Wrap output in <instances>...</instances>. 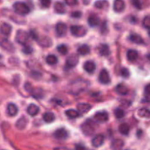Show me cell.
Instances as JSON below:
<instances>
[{"label": "cell", "instance_id": "obj_1", "mask_svg": "<svg viewBox=\"0 0 150 150\" xmlns=\"http://www.w3.org/2000/svg\"><path fill=\"white\" fill-rule=\"evenodd\" d=\"M13 9L17 14L20 16H26L30 12V9L27 4L21 1H17L13 4Z\"/></svg>", "mask_w": 150, "mask_h": 150}, {"label": "cell", "instance_id": "obj_2", "mask_svg": "<svg viewBox=\"0 0 150 150\" xmlns=\"http://www.w3.org/2000/svg\"><path fill=\"white\" fill-rule=\"evenodd\" d=\"M86 29L84 26H71L70 27V32L72 35L75 37H83L86 34Z\"/></svg>", "mask_w": 150, "mask_h": 150}, {"label": "cell", "instance_id": "obj_3", "mask_svg": "<svg viewBox=\"0 0 150 150\" xmlns=\"http://www.w3.org/2000/svg\"><path fill=\"white\" fill-rule=\"evenodd\" d=\"M29 34L26 32H25V31L18 30L17 32V34H16V40L19 44L25 45L27 43L28 40H29Z\"/></svg>", "mask_w": 150, "mask_h": 150}, {"label": "cell", "instance_id": "obj_4", "mask_svg": "<svg viewBox=\"0 0 150 150\" xmlns=\"http://www.w3.org/2000/svg\"><path fill=\"white\" fill-rule=\"evenodd\" d=\"M81 130L83 134L86 136H92L95 131V126L92 122L90 121H86L81 125Z\"/></svg>", "mask_w": 150, "mask_h": 150}, {"label": "cell", "instance_id": "obj_5", "mask_svg": "<svg viewBox=\"0 0 150 150\" xmlns=\"http://www.w3.org/2000/svg\"><path fill=\"white\" fill-rule=\"evenodd\" d=\"M79 62V57L76 54H72L67 59L65 64L66 69H70L77 65Z\"/></svg>", "mask_w": 150, "mask_h": 150}, {"label": "cell", "instance_id": "obj_6", "mask_svg": "<svg viewBox=\"0 0 150 150\" xmlns=\"http://www.w3.org/2000/svg\"><path fill=\"white\" fill-rule=\"evenodd\" d=\"M99 81L103 84H108L111 82L109 74L105 69L101 70L99 76Z\"/></svg>", "mask_w": 150, "mask_h": 150}, {"label": "cell", "instance_id": "obj_7", "mask_svg": "<svg viewBox=\"0 0 150 150\" xmlns=\"http://www.w3.org/2000/svg\"><path fill=\"white\" fill-rule=\"evenodd\" d=\"M36 40H38V43L42 47H50L52 44L51 39L47 36L38 37Z\"/></svg>", "mask_w": 150, "mask_h": 150}, {"label": "cell", "instance_id": "obj_8", "mask_svg": "<svg viewBox=\"0 0 150 150\" xmlns=\"http://www.w3.org/2000/svg\"><path fill=\"white\" fill-rule=\"evenodd\" d=\"M67 31V26L64 23H58L56 26V32L58 36H64Z\"/></svg>", "mask_w": 150, "mask_h": 150}, {"label": "cell", "instance_id": "obj_9", "mask_svg": "<svg viewBox=\"0 0 150 150\" xmlns=\"http://www.w3.org/2000/svg\"><path fill=\"white\" fill-rule=\"evenodd\" d=\"M95 120L98 122H105L108 121V114L106 111H101L95 114Z\"/></svg>", "mask_w": 150, "mask_h": 150}, {"label": "cell", "instance_id": "obj_10", "mask_svg": "<svg viewBox=\"0 0 150 150\" xmlns=\"http://www.w3.org/2000/svg\"><path fill=\"white\" fill-rule=\"evenodd\" d=\"M125 8L124 0H115L114 2V10L117 13H121Z\"/></svg>", "mask_w": 150, "mask_h": 150}, {"label": "cell", "instance_id": "obj_11", "mask_svg": "<svg viewBox=\"0 0 150 150\" xmlns=\"http://www.w3.org/2000/svg\"><path fill=\"white\" fill-rule=\"evenodd\" d=\"M104 143V136L102 134H99L95 136L92 141V144L95 147H100Z\"/></svg>", "mask_w": 150, "mask_h": 150}, {"label": "cell", "instance_id": "obj_12", "mask_svg": "<svg viewBox=\"0 0 150 150\" xmlns=\"http://www.w3.org/2000/svg\"><path fill=\"white\" fill-rule=\"evenodd\" d=\"M68 136V133L64 128H59L54 133V137L58 139H65Z\"/></svg>", "mask_w": 150, "mask_h": 150}, {"label": "cell", "instance_id": "obj_13", "mask_svg": "<svg viewBox=\"0 0 150 150\" xmlns=\"http://www.w3.org/2000/svg\"><path fill=\"white\" fill-rule=\"evenodd\" d=\"M0 32L2 35L9 36L12 32V26L7 23H1V26H0Z\"/></svg>", "mask_w": 150, "mask_h": 150}, {"label": "cell", "instance_id": "obj_14", "mask_svg": "<svg viewBox=\"0 0 150 150\" xmlns=\"http://www.w3.org/2000/svg\"><path fill=\"white\" fill-rule=\"evenodd\" d=\"M83 68L88 73H93L96 69V65L93 62L86 61L83 64Z\"/></svg>", "mask_w": 150, "mask_h": 150}, {"label": "cell", "instance_id": "obj_15", "mask_svg": "<svg viewBox=\"0 0 150 150\" xmlns=\"http://www.w3.org/2000/svg\"><path fill=\"white\" fill-rule=\"evenodd\" d=\"M124 142L121 139H115L112 142L111 148L112 150H121L124 146Z\"/></svg>", "mask_w": 150, "mask_h": 150}, {"label": "cell", "instance_id": "obj_16", "mask_svg": "<svg viewBox=\"0 0 150 150\" xmlns=\"http://www.w3.org/2000/svg\"><path fill=\"white\" fill-rule=\"evenodd\" d=\"M92 108V105L88 103H79L77 105V111L80 114H84L88 112Z\"/></svg>", "mask_w": 150, "mask_h": 150}, {"label": "cell", "instance_id": "obj_17", "mask_svg": "<svg viewBox=\"0 0 150 150\" xmlns=\"http://www.w3.org/2000/svg\"><path fill=\"white\" fill-rule=\"evenodd\" d=\"M88 23L92 27H95L100 23V19L96 15H91L88 18Z\"/></svg>", "mask_w": 150, "mask_h": 150}, {"label": "cell", "instance_id": "obj_18", "mask_svg": "<svg viewBox=\"0 0 150 150\" xmlns=\"http://www.w3.org/2000/svg\"><path fill=\"white\" fill-rule=\"evenodd\" d=\"M7 114L10 117H14V116H16L18 114V107L14 103H9L8 105H7Z\"/></svg>", "mask_w": 150, "mask_h": 150}, {"label": "cell", "instance_id": "obj_19", "mask_svg": "<svg viewBox=\"0 0 150 150\" xmlns=\"http://www.w3.org/2000/svg\"><path fill=\"white\" fill-rule=\"evenodd\" d=\"M40 108L35 104H30L27 108V113L32 117L37 115L39 113Z\"/></svg>", "mask_w": 150, "mask_h": 150}, {"label": "cell", "instance_id": "obj_20", "mask_svg": "<svg viewBox=\"0 0 150 150\" xmlns=\"http://www.w3.org/2000/svg\"><path fill=\"white\" fill-rule=\"evenodd\" d=\"M54 10H55L56 13H59V14H64L66 12L65 6L63 3L60 2V1H57L54 4Z\"/></svg>", "mask_w": 150, "mask_h": 150}, {"label": "cell", "instance_id": "obj_21", "mask_svg": "<svg viewBox=\"0 0 150 150\" xmlns=\"http://www.w3.org/2000/svg\"><path fill=\"white\" fill-rule=\"evenodd\" d=\"M129 39H130V40L131 42L136 44H139V45H140V44H144V41L143 38L140 35H136V34H132L130 36V38H129Z\"/></svg>", "mask_w": 150, "mask_h": 150}, {"label": "cell", "instance_id": "obj_22", "mask_svg": "<svg viewBox=\"0 0 150 150\" xmlns=\"http://www.w3.org/2000/svg\"><path fill=\"white\" fill-rule=\"evenodd\" d=\"M139 54L135 50H129L127 53V58L130 62H134L137 59Z\"/></svg>", "mask_w": 150, "mask_h": 150}, {"label": "cell", "instance_id": "obj_23", "mask_svg": "<svg viewBox=\"0 0 150 150\" xmlns=\"http://www.w3.org/2000/svg\"><path fill=\"white\" fill-rule=\"evenodd\" d=\"M116 91H117V93L121 95H126L128 93V89L125 85L122 84V83L117 85V87H116Z\"/></svg>", "mask_w": 150, "mask_h": 150}, {"label": "cell", "instance_id": "obj_24", "mask_svg": "<svg viewBox=\"0 0 150 150\" xmlns=\"http://www.w3.org/2000/svg\"><path fill=\"white\" fill-rule=\"evenodd\" d=\"M27 120H26L24 117H22L21 118L19 119L17 121V122H16V127H17L18 129H19V130H23V129H24L25 127H26V125H27Z\"/></svg>", "mask_w": 150, "mask_h": 150}, {"label": "cell", "instance_id": "obj_25", "mask_svg": "<svg viewBox=\"0 0 150 150\" xmlns=\"http://www.w3.org/2000/svg\"><path fill=\"white\" fill-rule=\"evenodd\" d=\"M99 52L101 56L108 57L110 54V49L108 45H106V44H103V45H101V46L99 48Z\"/></svg>", "mask_w": 150, "mask_h": 150}, {"label": "cell", "instance_id": "obj_26", "mask_svg": "<svg viewBox=\"0 0 150 150\" xmlns=\"http://www.w3.org/2000/svg\"><path fill=\"white\" fill-rule=\"evenodd\" d=\"M42 119L47 123H51L55 120V115L52 112H46L42 116Z\"/></svg>", "mask_w": 150, "mask_h": 150}, {"label": "cell", "instance_id": "obj_27", "mask_svg": "<svg viewBox=\"0 0 150 150\" xmlns=\"http://www.w3.org/2000/svg\"><path fill=\"white\" fill-rule=\"evenodd\" d=\"M65 114L70 119H75L78 118L80 117V113L77 111V110L74 109H69L65 111Z\"/></svg>", "mask_w": 150, "mask_h": 150}, {"label": "cell", "instance_id": "obj_28", "mask_svg": "<svg viewBox=\"0 0 150 150\" xmlns=\"http://www.w3.org/2000/svg\"><path fill=\"white\" fill-rule=\"evenodd\" d=\"M78 52H79V54L80 55H87L90 52V48L87 45H82L78 48Z\"/></svg>", "mask_w": 150, "mask_h": 150}, {"label": "cell", "instance_id": "obj_29", "mask_svg": "<svg viewBox=\"0 0 150 150\" xmlns=\"http://www.w3.org/2000/svg\"><path fill=\"white\" fill-rule=\"evenodd\" d=\"M30 92L32 94V96L35 98V99H41L43 97V91L40 89H33L32 88Z\"/></svg>", "mask_w": 150, "mask_h": 150}, {"label": "cell", "instance_id": "obj_30", "mask_svg": "<svg viewBox=\"0 0 150 150\" xmlns=\"http://www.w3.org/2000/svg\"><path fill=\"white\" fill-rule=\"evenodd\" d=\"M119 131L122 135L127 136V135L129 134V132H130V127L126 123H123V124L120 125V127H119Z\"/></svg>", "mask_w": 150, "mask_h": 150}, {"label": "cell", "instance_id": "obj_31", "mask_svg": "<svg viewBox=\"0 0 150 150\" xmlns=\"http://www.w3.org/2000/svg\"><path fill=\"white\" fill-rule=\"evenodd\" d=\"M0 44H1V47L4 48V49L7 50L9 51H11L13 50V45L10 42H9L7 39H3L0 42Z\"/></svg>", "mask_w": 150, "mask_h": 150}, {"label": "cell", "instance_id": "obj_32", "mask_svg": "<svg viewBox=\"0 0 150 150\" xmlns=\"http://www.w3.org/2000/svg\"><path fill=\"white\" fill-rule=\"evenodd\" d=\"M46 62L47 64H49V65H54L57 63L58 62V59L54 54H50V55H48L46 57Z\"/></svg>", "mask_w": 150, "mask_h": 150}, {"label": "cell", "instance_id": "obj_33", "mask_svg": "<svg viewBox=\"0 0 150 150\" xmlns=\"http://www.w3.org/2000/svg\"><path fill=\"white\" fill-rule=\"evenodd\" d=\"M95 6L97 8L104 10V9H107L108 6V3L106 0H100V1H97L95 3Z\"/></svg>", "mask_w": 150, "mask_h": 150}, {"label": "cell", "instance_id": "obj_34", "mask_svg": "<svg viewBox=\"0 0 150 150\" xmlns=\"http://www.w3.org/2000/svg\"><path fill=\"white\" fill-rule=\"evenodd\" d=\"M138 114L142 117H146V118H149V111L148 110V108H142V109L138 111Z\"/></svg>", "mask_w": 150, "mask_h": 150}, {"label": "cell", "instance_id": "obj_35", "mask_svg": "<svg viewBox=\"0 0 150 150\" xmlns=\"http://www.w3.org/2000/svg\"><path fill=\"white\" fill-rule=\"evenodd\" d=\"M57 50H58L59 53L62 55H66L68 52V48L65 45H59L57 47Z\"/></svg>", "mask_w": 150, "mask_h": 150}, {"label": "cell", "instance_id": "obj_36", "mask_svg": "<svg viewBox=\"0 0 150 150\" xmlns=\"http://www.w3.org/2000/svg\"><path fill=\"white\" fill-rule=\"evenodd\" d=\"M114 115H115V117H117V119H121L124 117L125 112L122 108H116L115 111H114Z\"/></svg>", "mask_w": 150, "mask_h": 150}, {"label": "cell", "instance_id": "obj_37", "mask_svg": "<svg viewBox=\"0 0 150 150\" xmlns=\"http://www.w3.org/2000/svg\"><path fill=\"white\" fill-rule=\"evenodd\" d=\"M131 3L138 10H141L142 8V4L140 0H131Z\"/></svg>", "mask_w": 150, "mask_h": 150}, {"label": "cell", "instance_id": "obj_38", "mask_svg": "<svg viewBox=\"0 0 150 150\" xmlns=\"http://www.w3.org/2000/svg\"><path fill=\"white\" fill-rule=\"evenodd\" d=\"M120 73H121V76L123 78H128L130 76V71H129L128 69L125 68V67H123V68L121 69Z\"/></svg>", "mask_w": 150, "mask_h": 150}, {"label": "cell", "instance_id": "obj_39", "mask_svg": "<svg viewBox=\"0 0 150 150\" xmlns=\"http://www.w3.org/2000/svg\"><path fill=\"white\" fill-rule=\"evenodd\" d=\"M23 52L24 53V54H32V51H33V49H32V48L31 46H29V45H23Z\"/></svg>", "mask_w": 150, "mask_h": 150}, {"label": "cell", "instance_id": "obj_40", "mask_svg": "<svg viewBox=\"0 0 150 150\" xmlns=\"http://www.w3.org/2000/svg\"><path fill=\"white\" fill-rule=\"evenodd\" d=\"M143 24L145 28H146L147 29H149L150 27V18H149V16H146L144 18L143 21Z\"/></svg>", "mask_w": 150, "mask_h": 150}, {"label": "cell", "instance_id": "obj_41", "mask_svg": "<svg viewBox=\"0 0 150 150\" xmlns=\"http://www.w3.org/2000/svg\"><path fill=\"white\" fill-rule=\"evenodd\" d=\"M40 1L41 5L43 7H45V8L49 7L51 3V0H40Z\"/></svg>", "mask_w": 150, "mask_h": 150}, {"label": "cell", "instance_id": "obj_42", "mask_svg": "<svg viewBox=\"0 0 150 150\" xmlns=\"http://www.w3.org/2000/svg\"><path fill=\"white\" fill-rule=\"evenodd\" d=\"M149 94H150V87H149V85L148 84L147 86H146V88H145V95H146V98L147 102H149Z\"/></svg>", "mask_w": 150, "mask_h": 150}, {"label": "cell", "instance_id": "obj_43", "mask_svg": "<svg viewBox=\"0 0 150 150\" xmlns=\"http://www.w3.org/2000/svg\"><path fill=\"white\" fill-rule=\"evenodd\" d=\"M64 1H65L66 4H67L69 6L76 5L78 3L77 0H64Z\"/></svg>", "mask_w": 150, "mask_h": 150}, {"label": "cell", "instance_id": "obj_44", "mask_svg": "<svg viewBox=\"0 0 150 150\" xmlns=\"http://www.w3.org/2000/svg\"><path fill=\"white\" fill-rule=\"evenodd\" d=\"M71 16L73 18H79L81 17V13L79 11L73 12L71 13Z\"/></svg>", "mask_w": 150, "mask_h": 150}, {"label": "cell", "instance_id": "obj_45", "mask_svg": "<svg viewBox=\"0 0 150 150\" xmlns=\"http://www.w3.org/2000/svg\"><path fill=\"white\" fill-rule=\"evenodd\" d=\"M108 31V29H107V24L105 22H104L102 25V28H101V32H102L103 34H105V32Z\"/></svg>", "mask_w": 150, "mask_h": 150}, {"label": "cell", "instance_id": "obj_46", "mask_svg": "<svg viewBox=\"0 0 150 150\" xmlns=\"http://www.w3.org/2000/svg\"><path fill=\"white\" fill-rule=\"evenodd\" d=\"M24 88H25V89H26V90L27 91V92H30L31 91H32V85H31L29 83H25Z\"/></svg>", "mask_w": 150, "mask_h": 150}, {"label": "cell", "instance_id": "obj_47", "mask_svg": "<svg viewBox=\"0 0 150 150\" xmlns=\"http://www.w3.org/2000/svg\"><path fill=\"white\" fill-rule=\"evenodd\" d=\"M76 150H87V149H86L85 146H82V145H77L76 146Z\"/></svg>", "mask_w": 150, "mask_h": 150}, {"label": "cell", "instance_id": "obj_48", "mask_svg": "<svg viewBox=\"0 0 150 150\" xmlns=\"http://www.w3.org/2000/svg\"><path fill=\"white\" fill-rule=\"evenodd\" d=\"M54 150H70L67 148H64V147H59V148H56Z\"/></svg>", "mask_w": 150, "mask_h": 150}, {"label": "cell", "instance_id": "obj_49", "mask_svg": "<svg viewBox=\"0 0 150 150\" xmlns=\"http://www.w3.org/2000/svg\"><path fill=\"white\" fill-rule=\"evenodd\" d=\"M0 1H1V0H0Z\"/></svg>", "mask_w": 150, "mask_h": 150}]
</instances>
